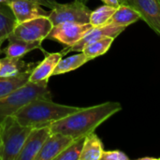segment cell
<instances>
[{
	"instance_id": "cell-7",
	"label": "cell",
	"mask_w": 160,
	"mask_h": 160,
	"mask_svg": "<svg viewBox=\"0 0 160 160\" xmlns=\"http://www.w3.org/2000/svg\"><path fill=\"white\" fill-rule=\"evenodd\" d=\"M92 27L89 22H62L52 26L47 36V39H52L67 47H71L81 40Z\"/></svg>"
},
{
	"instance_id": "cell-24",
	"label": "cell",
	"mask_w": 160,
	"mask_h": 160,
	"mask_svg": "<svg viewBox=\"0 0 160 160\" xmlns=\"http://www.w3.org/2000/svg\"><path fill=\"white\" fill-rule=\"evenodd\" d=\"M101 160H129V158L120 150L105 151L102 154Z\"/></svg>"
},
{
	"instance_id": "cell-9",
	"label": "cell",
	"mask_w": 160,
	"mask_h": 160,
	"mask_svg": "<svg viewBox=\"0 0 160 160\" xmlns=\"http://www.w3.org/2000/svg\"><path fill=\"white\" fill-rule=\"evenodd\" d=\"M122 4L136 9L154 32L160 36V4L158 0H124Z\"/></svg>"
},
{
	"instance_id": "cell-13",
	"label": "cell",
	"mask_w": 160,
	"mask_h": 160,
	"mask_svg": "<svg viewBox=\"0 0 160 160\" xmlns=\"http://www.w3.org/2000/svg\"><path fill=\"white\" fill-rule=\"evenodd\" d=\"M63 55V52L48 53V55L45 56L42 61H40L34 67L29 77V82H49V79L52 76V72L58 62L62 59Z\"/></svg>"
},
{
	"instance_id": "cell-12",
	"label": "cell",
	"mask_w": 160,
	"mask_h": 160,
	"mask_svg": "<svg viewBox=\"0 0 160 160\" xmlns=\"http://www.w3.org/2000/svg\"><path fill=\"white\" fill-rule=\"evenodd\" d=\"M73 138L62 133H51L45 141L40 152L37 156L36 160H55L72 142Z\"/></svg>"
},
{
	"instance_id": "cell-11",
	"label": "cell",
	"mask_w": 160,
	"mask_h": 160,
	"mask_svg": "<svg viewBox=\"0 0 160 160\" xmlns=\"http://www.w3.org/2000/svg\"><path fill=\"white\" fill-rule=\"evenodd\" d=\"M8 7L12 11L16 24L27 22L29 20L48 16L49 13L42 8V6L31 0H8Z\"/></svg>"
},
{
	"instance_id": "cell-1",
	"label": "cell",
	"mask_w": 160,
	"mask_h": 160,
	"mask_svg": "<svg viewBox=\"0 0 160 160\" xmlns=\"http://www.w3.org/2000/svg\"><path fill=\"white\" fill-rule=\"evenodd\" d=\"M119 102L107 101L87 108H80L69 115L52 123L50 126L52 133H62L78 139L95 132V130L109 118L122 111Z\"/></svg>"
},
{
	"instance_id": "cell-10",
	"label": "cell",
	"mask_w": 160,
	"mask_h": 160,
	"mask_svg": "<svg viewBox=\"0 0 160 160\" xmlns=\"http://www.w3.org/2000/svg\"><path fill=\"white\" fill-rule=\"evenodd\" d=\"M50 126L35 128L29 133L16 160H36L45 141L51 135Z\"/></svg>"
},
{
	"instance_id": "cell-20",
	"label": "cell",
	"mask_w": 160,
	"mask_h": 160,
	"mask_svg": "<svg viewBox=\"0 0 160 160\" xmlns=\"http://www.w3.org/2000/svg\"><path fill=\"white\" fill-rule=\"evenodd\" d=\"M30 64H26L22 58H11L5 56L0 58V78L13 77L23 71Z\"/></svg>"
},
{
	"instance_id": "cell-16",
	"label": "cell",
	"mask_w": 160,
	"mask_h": 160,
	"mask_svg": "<svg viewBox=\"0 0 160 160\" xmlns=\"http://www.w3.org/2000/svg\"><path fill=\"white\" fill-rule=\"evenodd\" d=\"M104 148L101 140L95 132H92L84 138L80 160H101Z\"/></svg>"
},
{
	"instance_id": "cell-26",
	"label": "cell",
	"mask_w": 160,
	"mask_h": 160,
	"mask_svg": "<svg viewBox=\"0 0 160 160\" xmlns=\"http://www.w3.org/2000/svg\"><path fill=\"white\" fill-rule=\"evenodd\" d=\"M104 3V5H108V6H112L114 8H118L120 6V2L119 0H100Z\"/></svg>"
},
{
	"instance_id": "cell-17",
	"label": "cell",
	"mask_w": 160,
	"mask_h": 160,
	"mask_svg": "<svg viewBox=\"0 0 160 160\" xmlns=\"http://www.w3.org/2000/svg\"><path fill=\"white\" fill-rule=\"evenodd\" d=\"M141 19L142 17L140 13L132 7L126 4H120L108 23H114L120 26L128 27Z\"/></svg>"
},
{
	"instance_id": "cell-8",
	"label": "cell",
	"mask_w": 160,
	"mask_h": 160,
	"mask_svg": "<svg viewBox=\"0 0 160 160\" xmlns=\"http://www.w3.org/2000/svg\"><path fill=\"white\" fill-rule=\"evenodd\" d=\"M125 29H126V27L120 26V25H117L114 23H107L102 26L92 27L81 40H79L73 46L64 49L62 52H64V54H67L68 52H82V50L86 46H88L89 44L93 43L94 41L98 40L104 37H112V38H115Z\"/></svg>"
},
{
	"instance_id": "cell-2",
	"label": "cell",
	"mask_w": 160,
	"mask_h": 160,
	"mask_svg": "<svg viewBox=\"0 0 160 160\" xmlns=\"http://www.w3.org/2000/svg\"><path fill=\"white\" fill-rule=\"evenodd\" d=\"M80 108L55 103L52 98H38L20 108L13 116L21 125L35 128L51 126Z\"/></svg>"
},
{
	"instance_id": "cell-30",
	"label": "cell",
	"mask_w": 160,
	"mask_h": 160,
	"mask_svg": "<svg viewBox=\"0 0 160 160\" xmlns=\"http://www.w3.org/2000/svg\"><path fill=\"white\" fill-rule=\"evenodd\" d=\"M158 3H159V4H160V0H158Z\"/></svg>"
},
{
	"instance_id": "cell-21",
	"label": "cell",
	"mask_w": 160,
	"mask_h": 160,
	"mask_svg": "<svg viewBox=\"0 0 160 160\" xmlns=\"http://www.w3.org/2000/svg\"><path fill=\"white\" fill-rule=\"evenodd\" d=\"M113 40H114V38L112 37H104L98 40L94 41L93 43L89 44L88 46H86L82 50V52L88 58L93 60L98 56L105 54L111 48Z\"/></svg>"
},
{
	"instance_id": "cell-6",
	"label": "cell",
	"mask_w": 160,
	"mask_h": 160,
	"mask_svg": "<svg viewBox=\"0 0 160 160\" xmlns=\"http://www.w3.org/2000/svg\"><path fill=\"white\" fill-rule=\"evenodd\" d=\"M48 16L38 17L15 25L9 37L26 42H42L52 28Z\"/></svg>"
},
{
	"instance_id": "cell-27",
	"label": "cell",
	"mask_w": 160,
	"mask_h": 160,
	"mask_svg": "<svg viewBox=\"0 0 160 160\" xmlns=\"http://www.w3.org/2000/svg\"><path fill=\"white\" fill-rule=\"evenodd\" d=\"M158 158H150V157H144V158H139V160H158Z\"/></svg>"
},
{
	"instance_id": "cell-15",
	"label": "cell",
	"mask_w": 160,
	"mask_h": 160,
	"mask_svg": "<svg viewBox=\"0 0 160 160\" xmlns=\"http://www.w3.org/2000/svg\"><path fill=\"white\" fill-rule=\"evenodd\" d=\"M8 40V46L1 51V52H3L8 57L22 58L26 53L34 50L41 49V42H26L11 37H9Z\"/></svg>"
},
{
	"instance_id": "cell-3",
	"label": "cell",
	"mask_w": 160,
	"mask_h": 160,
	"mask_svg": "<svg viewBox=\"0 0 160 160\" xmlns=\"http://www.w3.org/2000/svg\"><path fill=\"white\" fill-rule=\"evenodd\" d=\"M33 128L9 116L0 124V160H16Z\"/></svg>"
},
{
	"instance_id": "cell-25",
	"label": "cell",
	"mask_w": 160,
	"mask_h": 160,
	"mask_svg": "<svg viewBox=\"0 0 160 160\" xmlns=\"http://www.w3.org/2000/svg\"><path fill=\"white\" fill-rule=\"evenodd\" d=\"M31 1H35L38 4H40L41 6H44L50 9L53 8L56 5H57V1L56 0H31Z\"/></svg>"
},
{
	"instance_id": "cell-22",
	"label": "cell",
	"mask_w": 160,
	"mask_h": 160,
	"mask_svg": "<svg viewBox=\"0 0 160 160\" xmlns=\"http://www.w3.org/2000/svg\"><path fill=\"white\" fill-rule=\"evenodd\" d=\"M116 8H117L104 5L96 8L95 10H92L90 13L89 23L93 27H98L107 24L113 13L115 12Z\"/></svg>"
},
{
	"instance_id": "cell-18",
	"label": "cell",
	"mask_w": 160,
	"mask_h": 160,
	"mask_svg": "<svg viewBox=\"0 0 160 160\" xmlns=\"http://www.w3.org/2000/svg\"><path fill=\"white\" fill-rule=\"evenodd\" d=\"M89 61H91L90 58H88L82 52H79V53L75 55H70L64 59H61L55 67L52 72V76L61 75L76 70Z\"/></svg>"
},
{
	"instance_id": "cell-5",
	"label": "cell",
	"mask_w": 160,
	"mask_h": 160,
	"mask_svg": "<svg viewBox=\"0 0 160 160\" xmlns=\"http://www.w3.org/2000/svg\"><path fill=\"white\" fill-rule=\"evenodd\" d=\"M91 11L83 0H74L70 3H57L49 12L48 17L52 25L62 22L88 23Z\"/></svg>"
},
{
	"instance_id": "cell-29",
	"label": "cell",
	"mask_w": 160,
	"mask_h": 160,
	"mask_svg": "<svg viewBox=\"0 0 160 160\" xmlns=\"http://www.w3.org/2000/svg\"><path fill=\"white\" fill-rule=\"evenodd\" d=\"M123 1H124V0H119V2H120V4H122V3H123Z\"/></svg>"
},
{
	"instance_id": "cell-31",
	"label": "cell",
	"mask_w": 160,
	"mask_h": 160,
	"mask_svg": "<svg viewBox=\"0 0 160 160\" xmlns=\"http://www.w3.org/2000/svg\"><path fill=\"white\" fill-rule=\"evenodd\" d=\"M158 159H159V160H160V158H158Z\"/></svg>"
},
{
	"instance_id": "cell-4",
	"label": "cell",
	"mask_w": 160,
	"mask_h": 160,
	"mask_svg": "<svg viewBox=\"0 0 160 160\" xmlns=\"http://www.w3.org/2000/svg\"><path fill=\"white\" fill-rule=\"evenodd\" d=\"M38 98H52L48 89V82H28L11 94L0 98V124L6 118L12 116L23 105Z\"/></svg>"
},
{
	"instance_id": "cell-23",
	"label": "cell",
	"mask_w": 160,
	"mask_h": 160,
	"mask_svg": "<svg viewBox=\"0 0 160 160\" xmlns=\"http://www.w3.org/2000/svg\"><path fill=\"white\" fill-rule=\"evenodd\" d=\"M84 138L85 137L75 139L60 155L56 157L55 160H80Z\"/></svg>"
},
{
	"instance_id": "cell-14",
	"label": "cell",
	"mask_w": 160,
	"mask_h": 160,
	"mask_svg": "<svg viewBox=\"0 0 160 160\" xmlns=\"http://www.w3.org/2000/svg\"><path fill=\"white\" fill-rule=\"evenodd\" d=\"M36 65L35 63H30L28 68L16 76L0 78V98L8 96L29 82L30 74Z\"/></svg>"
},
{
	"instance_id": "cell-28",
	"label": "cell",
	"mask_w": 160,
	"mask_h": 160,
	"mask_svg": "<svg viewBox=\"0 0 160 160\" xmlns=\"http://www.w3.org/2000/svg\"><path fill=\"white\" fill-rule=\"evenodd\" d=\"M7 1H8V0H0V6H1V5H3V4H6V3H7Z\"/></svg>"
},
{
	"instance_id": "cell-19",
	"label": "cell",
	"mask_w": 160,
	"mask_h": 160,
	"mask_svg": "<svg viewBox=\"0 0 160 160\" xmlns=\"http://www.w3.org/2000/svg\"><path fill=\"white\" fill-rule=\"evenodd\" d=\"M16 25L15 18L8 7L7 4H3L0 6V53H1V46L5 40H7L11 35L14 27Z\"/></svg>"
}]
</instances>
